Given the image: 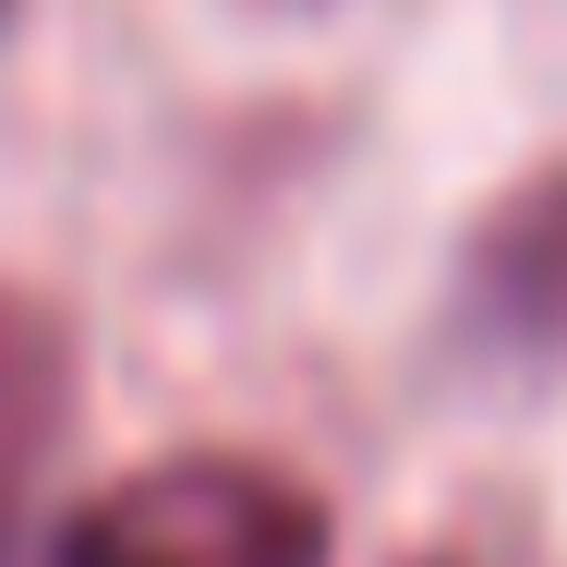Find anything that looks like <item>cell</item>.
<instances>
[{"label": "cell", "mask_w": 567, "mask_h": 567, "mask_svg": "<svg viewBox=\"0 0 567 567\" xmlns=\"http://www.w3.org/2000/svg\"><path fill=\"white\" fill-rule=\"evenodd\" d=\"M61 567H327V507L278 458L194 447L110 483L61 532Z\"/></svg>", "instance_id": "cell-1"}, {"label": "cell", "mask_w": 567, "mask_h": 567, "mask_svg": "<svg viewBox=\"0 0 567 567\" xmlns=\"http://www.w3.org/2000/svg\"><path fill=\"white\" fill-rule=\"evenodd\" d=\"M73 423V327L37 290H0V544L24 532V495Z\"/></svg>", "instance_id": "cell-2"}, {"label": "cell", "mask_w": 567, "mask_h": 567, "mask_svg": "<svg viewBox=\"0 0 567 567\" xmlns=\"http://www.w3.org/2000/svg\"><path fill=\"white\" fill-rule=\"evenodd\" d=\"M471 302L532 350H567V169H544L532 194H507L483 241H471Z\"/></svg>", "instance_id": "cell-3"}, {"label": "cell", "mask_w": 567, "mask_h": 567, "mask_svg": "<svg viewBox=\"0 0 567 567\" xmlns=\"http://www.w3.org/2000/svg\"><path fill=\"white\" fill-rule=\"evenodd\" d=\"M0 12H12V0H0Z\"/></svg>", "instance_id": "cell-4"}]
</instances>
